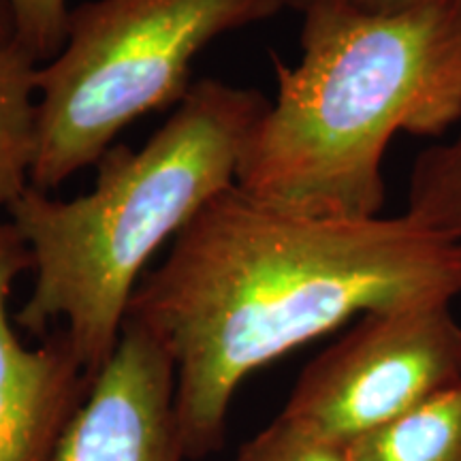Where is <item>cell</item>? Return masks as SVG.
<instances>
[{
  "label": "cell",
  "instance_id": "6da1fadb",
  "mask_svg": "<svg viewBox=\"0 0 461 461\" xmlns=\"http://www.w3.org/2000/svg\"><path fill=\"white\" fill-rule=\"evenodd\" d=\"M461 295V246L400 216L316 218L235 186L176 235L132 293L140 322L176 361L184 457L221 451L248 374L355 316Z\"/></svg>",
  "mask_w": 461,
  "mask_h": 461
},
{
  "label": "cell",
  "instance_id": "7a4b0ae2",
  "mask_svg": "<svg viewBox=\"0 0 461 461\" xmlns=\"http://www.w3.org/2000/svg\"><path fill=\"white\" fill-rule=\"evenodd\" d=\"M302 56H274L276 99L248 135L235 186L316 218H374L397 132L436 137L461 120V0L391 14L302 11Z\"/></svg>",
  "mask_w": 461,
  "mask_h": 461
},
{
  "label": "cell",
  "instance_id": "3957f363",
  "mask_svg": "<svg viewBox=\"0 0 461 461\" xmlns=\"http://www.w3.org/2000/svg\"><path fill=\"white\" fill-rule=\"evenodd\" d=\"M269 107L258 90L199 79L140 149L112 146L90 193L71 201L28 186L7 207L32 255L34 288L15 322L48 336L62 319L95 380L118 348L149 257L235 184L248 135Z\"/></svg>",
  "mask_w": 461,
  "mask_h": 461
},
{
  "label": "cell",
  "instance_id": "277c9868",
  "mask_svg": "<svg viewBox=\"0 0 461 461\" xmlns=\"http://www.w3.org/2000/svg\"><path fill=\"white\" fill-rule=\"evenodd\" d=\"M291 0H88L39 71V148L31 186L50 193L96 165L115 137L180 103L193 58L221 34L272 20Z\"/></svg>",
  "mask_w": 461,
  "mask_h": 461
},
{
  "label": "cell",
  "instance_id": "5b68a950",
  "mask_svg": "<svg viewBox=\"0 0 461 461\" xmlns=\"http://www.w3.org/2000/svg\"><path fill=\"white\" fill-rule=\"evenodd\" d=\"M459 380L451 302L395 305L361 314L310 361L280 417L346 448Z\"/></svg>",
  "mask_w": 461,
  "mask_h": 461
},
{
  "label": "cell",
  "instance_id": "8992f818",
  "mask_svg": "<svg viewBox=\"0 0 461 461\" xmlns=\"http://www.w3.org/2000/svg\"><path fill=\"white\" fill-rule=\"evenodd\" d=\"M176 361L126 319L118 348L92 383L51 461H184Z\"/></svg>",
  "mask_w": 461,
  "mask_h": 461
},
{
  "label": "cell",
  "instance_id": "52a82bcc",
  "mask_svg": "<svg viewBox=\"0 0 461 461\" xmlns=\"http://www.w3.org/2000/svg\"><path fill=\"white\" fill-rule=\"evenodd\" d=\"M32 255L11 222H0V461H51L95 380L86 376L65 330L37 348L17 338L9 319L15 280Z\"/></svg>",
  "mask_w": 461,
  "mask_h": 461
},
{
  "label": "cell",
  "instance_id": "ba28073f",
  "mask_svg": "<svg viewBox=\"0 0 461 461\" xmlns=\"http://www.w3.org/2000/svg\"><path fill=\"white\" fill-rule=\"evenodd\" d=\"M39 65L14 39L0 43V207L31 186L39 148Z\"/></svg>",
  "mask_w": 461,
  "mask_h": 461
},
{
  "label": "cell",
  "instance_id": "9c48e42d",
  "mask_svg": "<svg viewBox=\"0 0 461 461\" xmlns=\"http://www.w3.org/2000/svg\"><path fill=\"white\" fill-rule=\"evenodd\" d=\"M348 461H461V380L346 447Z\"/></svg>",
  "mask_w": 461,
  "mask_h": 461
},
{
  "label": "cell",
  "instance_id": "30bf717a",
  "mask_svg": "<svg viewBox=\"0 0 461 461\" xmlns=\"http://www.w3.org/2000/svg\"><path fill=\"white\" fill-rule=\"evenodd\" d=\"M406 214L461 246V135L423 149L414 160Z\"/></svg>",
  "mask_w": 461,
  "mask_h": 461
},
{
  "label": "cell",
  "instance_id": "8fae6325",
  "mask_svg": "<svg viewBox=\"0 0 461 461\" xmlns=\"http://www.w3.org/2000/svg\"><path fill=\"white\" fill-rule=\"evenodd\" d=\"M14 20V41L39 65H48L67 43V0H7Z\"/></svg>",
  "mask_w": 461,
  "mask_h": 461
},
{
  "label": "cell",
  "instance_id": "7c38bea8",
  "mask_svg": "<svg viewBox=\"0 0 461 461\" xmlns=\"http://www.w3.org/2000/svg\"><path fill=\"white\" fill-rule=\"evenodd\" d=\"M235 461H348L346 448L314 436L302 425L278 417L248 440Z\"/></svg>",
  "mask_w": 461,
  "mask_h": 461
},
{
  "label": "cell",
  "instance_id": "4fadbf2b",
  "mask_svg": "<svg viewBox=\"0 0 461 461\" xmlns=\"http://www.w3.org/2000/svg\"><path fill=\"white\" fill-rule=\"evenodd\" d=\"M419 3V0H291L293 11H302L316 7V5H338V7L363 11V14H391L403 7Z\"/></svg>",
  "mask_w": 461,
  "mask_h": 461
},
{
  "label": "cell",
  "instance_id": "5bb4252c",
  "mask_svg": "<svg viewBox=\"0 0 461 461\" xmlns=\"http://www.w3.org/2000/svg\"><path fill=\"white\" fill-rule=\"evenodd\" d=\"M14 39V20L7 0H0V43H9Z\"/></svg>",
  "mask_w": 461,
  "mask_h": 461
}]
</instances>
